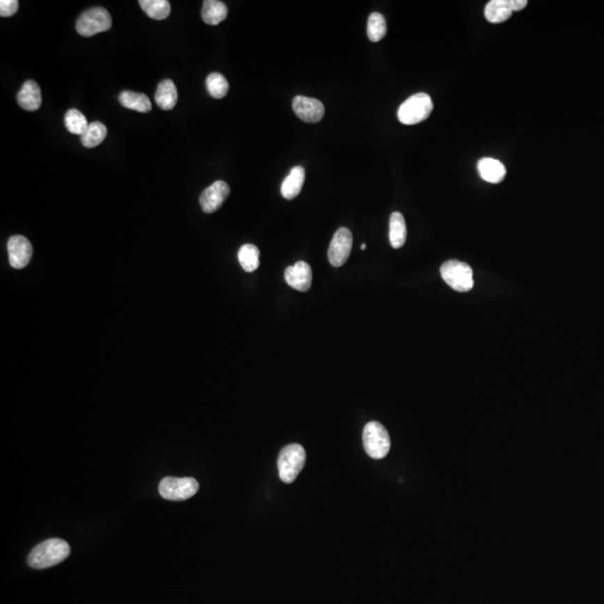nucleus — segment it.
<instances>
[{
  "label": "nucleus",
  "mask_w": 604,
  "mask_h": 604,
  "mask_svg": "<svg viewBox=\"0 0 604 604\" xmlns=\"http://www.w3.org/2000/svg\"><path fill=\"white\" fill-rule=\"evenodd\" d=\"M70 552V545L64 539H47L31 550L27 562L31 568L42 570L54 566L68 559Z\"/></svg>",
  "instance_id": "f257e3e1"
},
{
  "label": "nucleus",
  "mask_w": 604,
  "mask_h": 604,
  "mask_svg": "<svg viewBox=\"0 0 604 604\" xmlns=\"http://www.w3.org/2000/svg\"><path fill=\"white\" fill-rule=\"evenodd\" d=\"M306 450L297 443L284 447L279 454V477L284 483H293L304 469L306 463Z\"/></svg>",
  "instance_id": "f03ea898"
},
{
  "label": "nucleus",
  "mask_w": 604,
  "mask_h": 604,
  "mask_svg": "<svg viewBox=\"0 0 604 604\" xmlns=\"http://www.w3.org/2000/svg\"><path fill=\"white\" fill-rule=\"evenodd\" d=\"M432 110H433V102L428 94H413L401 104L397 111V118L403 125H417L428 119Z\"/></svg>",
  "instance_id": "7ed1b4c3"
},
{
  "label": "nucleus",
  "mask_w": 604,
  "mask_h": 604,
  "mask_svg": "<svg viewBox=\"0 0 604 604\" xmlns=\"http://www.w3.org/2000/svg\"><path fill=\"white\" fill-rule=\"evenodd\" d=\"M363 444L372 459H383L391 450V437L383 424L372 421L364 428Z\"/></svg>",
  "instance_id": "20e7f679"
},
{
  "label": "nucleus",
  "mask_w": 604,
  "mask_h": 604,
  "mask_svg": "<svg viewBox=\"0 0 604 604\" xmlns=\"http://www.w3.org/2000/svg\"><path fill=\"white\" fill-rule=\"evenodd\" d=\"M443 281L458 293H468L474 286V272L469 264L458 260L444 262L440 269Z\"/></svg>",
  "instance_id": "39448f33"
},
{
  "label": "nucleus",
  "mask_w": 604,
  "mask_h": 604,
  "mask_svg": "<svg viewBox=\"0 0 604 604\" xmlns=\"http://www.w3.org/2000/svg\"><path fill=\"white\" fill-rule=\"evenodd\" d=\"M199 485L194 478H175L167 477L159 483V494L162 498L171 502H182L195 496L199 491Z\"/></svg>",
  "instance_id": "423d86ee"
},
{
  "label": "nucleus",
  "mask_w": 604,
  "mask_h": 604,
  "mask_svg": "<svg viewBox=\"0 0 604 604\" xmlns=\"http://www.w3.org/2000/svg\"><path fill=\"white\" fill-rule=\"evenodd\" d=\"M75 27L79 35L91 37L109 31L112 27V18L107 9L94 7L79 16Z\"/></svg>",
  "instance_id": "0eeeda50"
},
{
  "label": "nucleus",
  "mask_w": 604,
  "mask_h": 604,
  "mask_svg": "<svg viewBox=\"0 0 604 604\" xmlns=\"http://www.w3.org/2000/svg\"><path fill=\"white\" fill-rule=\"evenodd\" d=\"M353 247V234L346 227H341L334 234L328 250V260L332 267L339 268L346 263Z\"/></svg>",
  "instance_id": "6e6552de"
},
{
  "label": "nucleus",
  "mask_w": 604,
  "mask_h": 604,
  "mask_svg": "<svg viewBox=\"0 0 604 604\" xmlns=\"http://www.w3.org/2000/svg\"><path fill=\"white\" fill-rule=\"evenodd\" d=\"M527 3V0H491L486 6L485 16L490 23H504L513 12L525 8Z\"/></svg>",
  "instance_id": "1a4fd4ad"
},
{
  "label": "nucleus",
  "mask_w": 604,
  "mask_h": 604,
  "mask_svg": "<svg viewBox=\"0 0 604 604\" xmlns=\"http://www.w3.org/2000/svg\"><path fill=\"white\" fill-rule=\"evenodd\" d=\"M230 186L223 180H217L201 193L199 204L205 213H214L221 208L222 205L230 195Z\"/></svg>",
  "instance_id": "9d476101"
},
{
  "label": "nucleus",
  "mask_w": 604,
  "mask_h": 604,
  "mask_svg": "<svg viewBox=\"0 0 604 604\" xmlns=\"http://www.w3.org/2000/svg\"><path fill=\"white\" fill-rule=\"evenodd\" d=\"M7 250L9 263L14 269H23L29 265L33 256V247L25 236L15 235L9 238Z\"/></svg>",
  "instance_id": "9b49d317"
},
{
  "label": "nucleus",
  "mask_w": 604,
  "mask_h": 604,
  "mask_svg": "<svg viewBox=\"0 0 604 604\" xmlns=\"http://www.w3.org/2000/svg\"><path fill=\"white\" fill-rule=\"evenodd\" d=\"M293 111L304 123H319L325 116V107L319 100L298 95L293 99Z\"/></svg>",
  "instance_id": "f8f14e48"
},
{
  "label": "nucleus",
  "mask_w": 604,
  "mask_h": 604,
  "mask_svg": "<svg viewBox=\"0 0 604 604\" xmlns=\"http://www.w3.org/2000/svg\"><path fill=\"white\" fill-rule=\"evenodd\" d=\"M284 278H286L290 287L298 290L301 293H306L311 287V268L307 262H297L291 267L287 268L286 272H284Z\"/></svg>",
  "instance_id": "ddd939ff"
},
{
  "label": "nucleus",
  "mask_w": 604,
  "mask_h": 604,
  "mask_svg": "<svg viewBox=\"0 0 604 604\" xmlns=\"http://www.w3.org/2000/svg\"><path fill=\"white\" fill-rule=\"evenodd\" d=\"M17 102L24 110L34 112L42 105V92L40 86L33 79L24 83L17 94Z\"/></svg>",
  "instance_id": "4468645a"
},
{
  "label": "nucleus",
  "mask_w": 604,
  "mask_h": 604,
  "mask_svg": "<svg viewBox=\"0 0 604 604\" xmlns=\"http://www.w3.org/2000/svg\"><path fill=\"white\" fill-rule=\"evenodd\" d=\"M477 168L479 171L480 177L491 184L502 182L506 176L505 166L497 159L489 158V157L480 159Z\"/></svg>",
  "instance_id": "2eb2a0df"
},
{
  "label": "nucleus",
  "mask_w": 604,
  "mask_h": 604,
  "mask_svg": "<svg viewBox=\"0 0 604 604\" xmlns=\"http://www.w3.org/2000/svg\"><path fill=\"white\" fill-rule=\"evenodd\" d=\"M304 167L301 166H295L291 169L289 175L286 177L284 183L281 185V195L284 196V199L288 201L295 199L300 194L302 186H304Z\"/></svg>",
  "instance_id": "dca6fc26"
},
{
  "label": "nucleus",
  "mask_w": 604,
  "mask_h": 604,
  "mask_svg": "<svg viewBox=\"0 0 604 604\" xmlns=\"http://www.w3.org/2000/svg\"><path fill=\"white\" fill-rule=\"evenodd\" d=\"M155 100L157 105L162 110H171L175 108L178 100V92L175 83L169 79H164L159 83L155 94Z\"/></svg>",
  "instance_id": "f3484780"
},
{
  "label": "nucleus",
  "mask_w": 604,
  "mask_h": 604,
  "mask_svg": "<svg viewBox=\"0 0 604 604\" xmlns=\"http://www.w3.org/2000/svg\"><path fill=\"white\" fill-rule=\"evenodd\" d=\"M229 9L223 1L205 0L201 9V18L208 25H219L226 20Z\"/></svg>",
  "instance_id": "a211bd4d"
},
{
  "label": "nucleus",
  "mask_w": 604,
  "mask_h": 604,
  "mask_svg": "<svg viewBox=\"0 0 604 604\" xmlns=\"http://www.w3.org/2000/svg\"><path fill=\"white\" fill-rule=\"evenodd\" d=\"M406 231L405 219L400 212H394L389 219V242L394 249H400L405 245Z\"/></svg>",
  "instance_id": "6ab92c4d"
},
{
  "label": "nucleus",
  "mask_w": 604,
  "mask_h": 604,
  "mask_svg": "<svg viewBox=\"0 0 604 604\" xmlns=\"http://www.w3.org/2000/svg\"><path fill=\"white\" fill-rule=\"evenodd\" d=\"M119 101L125 108L137 111V112H141V114H147L153 108L150 100L144 93L125 91L120 94Z\"/></svg>",
  "instance_id": "aec40b11"
},
{
  "label": "nucleus",
  "mask_w": 604,
  "mask_h": 604,
  "mask_svg": "<svg viewBox=\"0 0 604 604\" xmlns=\"http://www.w3.org/2000/svg\"><path fill=\"white\" fill-rule=\"evenodd\" d=\"M142 10L156 20H164L171 15V3L168 0H140Z\"/></svg>",
  "instance_id": "412c9836"
},
{
  "label": "nucleus",
  "mask_w": 604,
  "mask_h": 604,
  "mask_svg": "<svg viewBox=\"0 0 604 604\" xmlns=\"http://www.w3.org/2000/svg\"><path fill=\"white\" fill-rule=\"evenodd\" d=\"M107 134H108L107 127L102 123L94 121L88 125V130L81 136V141L86 148H95L100 144H102Z\"/></svg>",
  "instance_id": "4be33fe9"
},
{
  "label": "nucleus",
  "mask_w": 604,
  "mask_h": 604,
  "mask_svg": "<svg viewBox=\"0 0 604 604\" xmlns=\"http://www.w3.org/2000/svg\"><path fill=\"white\" fill-rule=\"evenodd\" d=\"M238 261L247 272H253L260 265V251L253 245H245L238 251Z\"/></svg>",
  "instance_id": "5701e85b"
},
{
  "label": "nucleus",
  "mask_w": 604,
  "mask_h": 604,
  "mask_svg": "<svg viewBox=\"0 0 604 604\" xmlns=\"http://www.w3.org/2000/svg\"><path fill=\"white\" fill-rule=\"evenodd\" d=\"M387 31L385 17L380 13H373L369 15L367 22V36L371 42H380L385 37Z\"/></svg>",
  "instance_id": "b1692460"
},
{
  "label": "nucleus",
  "mask_w": 604,
  "mask_h": 604,
  "mask_svg": "<svg viewBox=\"0 0 604 604\" xmlns=\"http://www.w3.org/2000/svg\"><path fill=\"white\" fill-rule=\"evenodd\" d=\"M64 121H65L66 129L71 134H79V136L84 134V132L88 130V125H90L88 123L86 116L77 109L68 110L66 112Z\"/></svg>",
  "instance_id": "393cba45"
},
{
  "label": "nucleus",
  "mask_w": 604,
  "mask_h": 604,
  "mask_svg": "<svg viewBox=\"0 0 604 604\" xmlns=\"http://www.w3.org/2000/svg\"><path fill=\"white\" fill-rule=\"evenodd\" d=\"M208 93L214 99H223L230 90L227 79L222 74L212 73L206 79Z\"/></svg>",
  "instance_id": "a878e982"
},
{
  "label": "nucleus",
  "mask_w": 604,
  "mask_h": 604,
  "mask_svg": "<svg viewBox=\"0 0 604 604\" xmlns=\"http://www.w3.org/2000/svg\"><path fill=\"white\" fill-rule=\"evenodd\" d=\"M20 3L17 0H1L0 1V16L10 17L17 13Z\"/></svg>",
  "instance_id": "bb28decb"
},
{
  "label": "nucleus",
  "mask_w": 604,
  "mask_h": 604,
  "mask_svg": "<svg viewBox=\"0 0 604 604\" xmlns=\"http://www.w3.org/2000/svg\"><path fill=\"white\" fill-rule=\"evenodd\" d=\"M360 249H362V250H363V251L366 250V245H360Z\"/></svg>",
  "instance_id": "cd10ccee"
}]
</instances>
